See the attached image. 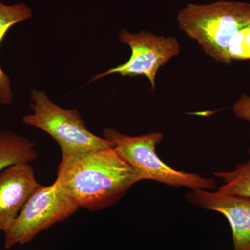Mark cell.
<instances>
[{
    "label": "cell",
    "mask_w": 250,
    "mask_h": 250,
    "mask_svg": "<svg viewBox=\"0 0 250 250\" xmlns=\"http://www.w3.org/2000/svg\"><path fill=\"white\" fill-rule=\"evenodd\" d=\"M39 154L35 143L11 131H0V172L18 163H30Z\"/></svg>",
    "instance_id": "9"
},
{
    "label": "cell",
    "mask_w": 250,
    "mask_h": 250,
    "mask_svg": "<svg viewBox=\"0 0 250 250\" xmlns=\"http://www.w3.org/2000/svg\"><path fill=\"white\" fill-rule=\"evenodd\" d=\"M39 185L29 163L13 164L0 172V231L9 229Z\"/></svg>",
    "instance_id": "8"
},
{
    "label": "cell",
    "mask_w": 250,
    "mask_h": 250,
    "mask_svg": "<svg viewBox=\"0 0 250 250\" xmlns=\"http://www.w3.org/2000/svg\"><path fill=\"white\" fill-rule=\"evenodd\" d=\"M248 161L236 166L231 172H215V177L223 179L224 184L217 191L228 195L250 198V147Z\"/></svg>",
    "instance_id": "11"
},
{
    "label": "cell",
    "mask_w": 250,
    "mask_h": 250,
    "mask_svg": "<svg viewBox=\"0 0 250 250\" xmlns=\"http://www.w3.org/2000/svg\"><path fill=\"white\" fill-rule=\"evenodd\" d=\"M139 182V175L113 147L62 159L55 180L80 208L95 211L114 205Z\"/></svg>",
    "instance_id": "1"
},
{
    "label": "cell",
    "mask_w": 250,
    "mask_h": 250,
    "mask_svg": "<svg viewBox=\"0 0 250 250\" xmlns=\"http://www.w3.org/2000/svg\"><path fill=\"white\" fill-rule=\"evenodd\" d=\"M31 16L32 11L27 5H6L0 1V44L13 26L29 19ZM12 99L11 80L0 67V103L9 104Z\"/></svg>",
    "instance_id": "10"
},
{
    "label": "cell",
    "mask_w": 250,
    "mask_h": 250,
    "mask_svg": "<svg viewBox=\"0 0 250 250\" xmlns=\"http://www.w3.org/2000/svg\"><path fill=\"white\" fill-rule=\"evenodd\" d=\"M0 250H1V249H0Z\"/></svg>",
    "instance_id": "14"
},
{
    "label": "cell",
    "mask_w": 250,
    "mask_h": 250,
    "mask_svg": "<svg viewBox=\"0 0 250 250\" xmlns=\"http://www.w3.org/2000/svg\"><path fill=\"white\" fill-rule=\"evenodd\" d=\"M80 207L55 182L39 185L4 233V247L11 249L32 241L42 231L70 218Z\"/></svg>",
    "instance_id": "5"
},
{
    "label": "cell",
    "mask_w": 250,
    "mask_h": 250,
    "mask_svg": "<svg viewBox=\"0 0 250 250\" xmlns=\"http://www.w3.org/2000/svg\"><path fill=\"white\" fill-rule=\"evenodd\" d=\"M230 62L250 59V24L238 31L228 48Z\"/></svg>",
    "instance_id": "12"
},
{
    "label": "cell",
    "mask_w": 250,
    "mask_h": 250,
    "mask_svg": "<svg viewBox=\"0 0 250 250\" xmlns=\"http://www.w3.org/2000/svg\"><path fill=\"white\" fill-rule=\"evenodd\" d=\"M233 112L240 119L250 122V96L244 93L233 105Z\"/></svg>",
    "instance_id": "13"
},
{
    "label": "cell",
    "mask_w": 250,
    "mask_h": 250,
    "mask_svg": "<svg viewBox=\"0 0 250 250\" xmlns=\"http://www.w3.org/2000/svg\"><path fill=\"white\" fill-rule=\"evenodd\" d=\"M187 200L205 209L225 215L231 227L233 250H250V198L195 188Z\"/></svg>",
    "instance_id": "7"
},
{
    "label": "cell",
    "mask_w": 250,
    "mask_h": 250,
    "mask_svg": "<svg viewBox=\"0 0 250 250\" xmlns=\"http://www.w3.org/2000/svg\"><path fill=\"white\" fill-rule=\"evenodd\" d=\"M120 41L131 49L129 60L123 65L97 75L90 82L113 73L120 74L123 77L143 75L149 80L152 89L154 90L159 68L178 55L180 51L179 41L175 37L156 36L146 31L131 34L123 29L120 33Z\"/></svg>",
    "instance_id": "6"
},
{
    "label": "cell",
    "mask_w": 250,
    "mask_h": 250,
    "mask_svg": "<svg viewBox=\"0 0 250 250\" xmlns=\"http://www.w3.org/2000/svg\"><path fill=\"white\" fill-rule=\"evenodd\" d=\"M33 114L23 118L24 124L47 133L58 143L62 159L80 153L113 147V143L90 132L77 110L64 109L52 103L45 93H31Z\"/></svg>",
    "instance_id": "4"
},
{
    "label": "cell",
    "mask_w": 250,
    "mask_h": 250,
    "mask_svg": "<svg viewBox=\"0 0 250 250\" xmlns=\"http://www.w3.org/2000/svg\"><path fill=\"white\" fill-rule=\"evenodd\" d=\"M104 139L113 143L122 159L135 170L140 180H153L175 188L187 187L193 190H213L216 183L213 179L199 174L174 170L164 162L156 153V147L162 142L160 132L130 136L111 128L103 131Z\"/></svg>",
    "instance_id": "3"
},
{
    "label": "cell",
    "mask_w": 250,
    "mask_h": 250,
    "mask_svg": "<svg viewBox=\"0 0 250 250\" xmlns=\"http://www.w3.org/2000/svg\"><path fill=\"white\" fill-rule=\"evenodd\" d=\"M181 30L197 41L207 55L229 65L228 48L237 33L250 24V4L220 0L188 4L177 14Z\"/></svg>",
    "instance_id": "2"
}]
</instances>
